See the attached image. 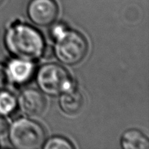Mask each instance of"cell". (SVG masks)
Listing matches in <instances>:
<instances>
[{
	"mask_svg": "<svg viewBox=\"0 0 149 149\" xmlns=\"http://www.w3.org/2000/svg\"><path fill=\"white\" fill-rule=\"evenodd\" d=\"M5 43L13 55L25 61L37 59L45 47L43 39L37 31L20 23L10 28Z\"/></svg>",
	"mask_w": 149,
	"mask_h": 149,
	"instance_id": "obj_1",
	"label": "cell"
},
{
	"mask_svg": "<svg viewBox=\"0 0 149 149\" xmlns=\"http://www.w3.org/2000/svg\"><path fill=\"white\" fill-rule=\"evenodd\" d=\"M53 35L56 37L55 53L61 62L72 65L84 59L87 43L82 35L74 31L65 30L61 26L54 29Z\"/></svg>",
	"mask_w": 149,
	"mask_h": 149,
	"instance_id": "obj_2",
	"label": "cell"
},
{
	"mask_svg": "<svg viewBox=\"0 0 149 149\" xmlns=\"http://www.w3.org/2000/svg\"><path fill=\"white\" fill-rule=\"evenodd\" d=\"M10 139L17 149H38L45 143V132L41 125L26 119L17 120L10 128Z\"/></svg>",
	"mask_w": 149,
	"mask_h": 149,
	"instance_id": "obj_3",
	"label": "cell"
},
{
	"mask_svg": "<svg viewBox=\"0 0 149 149\" xmlns=\"http://www.w3.org/2000/svg\"><path fill=\"white\" fill-rule=\"evenodd\" d=\"M37 81L42 91L50 95H56L74 89L68 73L57 64L42 66L38 73Z\"/></svg>",
	"mask_w": 149,
	"mask_h": 149,
	"instance_id": "obj_4",
	"label": "cell"
},
{
	"mask_svg": "<svg viewBox=\"0 0 149 149\" xmlns=\"http://www.w3.org/2000/svg\"><path fill=\"white\" fill-rule=\"evenodd\" d=\"M28 13L35 24L47 26L56 20L58 8L54 0H31L28 7Z\"/></svg>",
	"mask_w": 149,
	"mask_h": 149,
	"instance_id": "obj_5",
	"label": "cell"
},
{
	"mask_svg": "<svg viewBox=\"0 0 149 149\" xmlns=\"http://www.w3.org/2000/svg\"><path fill=\"white\" fill-rule=\"evenodd\" d=\"M19 106L23 113L29 116H39L44 113L46 100L40 92L28 89L19 97Z\"/></svg>",
	"mask_w": 149,
	"mask_h": 149,
	"instance_id": "obj_6",
	"label": "cell"
},
{
	"mask_svg": "<svg viewBox=\"0 0 149 149\" xmlns=\"http://www.w3.org/2000/svg\"><path fill=\"white\" fill-rule=\"evenodd\" d=\"M60 106L64 113L76 115L79 113L84 106V98L81 93L71 89L64 92L60 98Z\"/></svg>",
	"mask_w": 149,
	"mask_h": 149,
	"instance_id": "obj_7",
	"label": "cell"
},
{
	"mask_svg": "<svg viewBox=\"0 0 149 149\" xmlns=\"http://www.w3.org/2000/svg\"><path fill=\"white\" fill-rule=\"evenodd\" d=\"M122 146L125 149H148L149 142L140 131L131 130L122 136Z\"/></svg>",
	"mask_w": 149,
	"mask_h": 149,
	"instance_id": "obj_8",
	"label": "cell"
},
{
	"mask_svg": "<svg viewBox=\"0 0 149 149\" xmlns=\"http://www.w3.org/2000/svg\"><path fill=\"white\" fill-rule=\"evenodd\" d=\"M9 69L15 81L23 83L31 78L33 72V65L26 61H13L9 65Z\"/></svg>",
	"mask_w": 149,
	"mask_h": 149,
	"instance_id": "obj_9",
	"label": "cell"
},
{
	"mask_svg": "<svg viewBox=\"0 0 149 149\" xmlns=\"http://www.w3.org/2000/svg\"><path fill=\"white\" fill-rule=\"evenodd\" d=\"M16 106L14 96L7 92L0 93V114L7 115L13 111Z\"/></svg>",
	"mask_w": 149,
	"mask_h": 149,
	"instance_id": "obj_10",
	"label": "cell"
},
{
	"mask_svg": "<svg viewBox=\"0 0 149 149\" xmlns=\"http://www.w3.org/2000/svg\"><path fill=\"white\" fill-rule=\"evenodd\" d=\"M44 148L45 149H72L73 146L63 138H53L49 140Z\"/></svg>",
	"mask_w": 149,
	"mask_h": 149,
	"instance_id": "obj_11",
	"label": "cell"
},
{
	"mask_svg": "<svg viewBox=\"0 0 149 149\" xmlns=\"http://www.w3.org/2000/svg\"><path fill=\"white\" fill-rule=\"evenodd\" d=\"M9 77L6 68L0 64V91L4 90L8 84Z\"/></svg>",
	"mask_w": 149,
	"mask_h": 149,
	"instance_id": "obj_12",
	"label": "cell"
},
{
	"mask_svg": "<svg viewBox=\"0 0 149 149\" xmlns=\"http://www.w3.org/2000/svg\"><path fill=\"white\" fill-rule=\"evenodd\" d=\"M8 122L3 117L0 116V135L5 133L8 130Z\"/></svg>",
	"mask_w": 149,
	"mask_h": 149,
	"instance_id": "obj_13",
	"label": "cell"
},
{
	"mask_svg": "<svg viewBox=\"0 0 149 149\" xmlns=\"http://www.w3.org/2000/svg\"><path fill=\"white\" fill-rule=\"evenodd\" d=\"M42 53H43L44 57L46 58H52V55H53L54 51L52 49V48L51 47H44L43 51H42Z\"/></svg>",
	"mask_w": 149,
	"mask_h": 149,
	"instance_id": "obj_14",
	"label": "cell"
},
{
	"mask_svg": "<svg viewBox=\"0 0 149 149\" xmlns=\"http://www.w3.org/2000/svg\"><path fill=\"white\" fill-rule=\"evenodd\" d=\"M2 1H3V0H0V4H1V3L2 2Z\"/></svg>",
	"mask_w": 149,
	"mask_h": 149,
	"instance_id": "obj_15",
	"label": "cell"
}]
</instances>
